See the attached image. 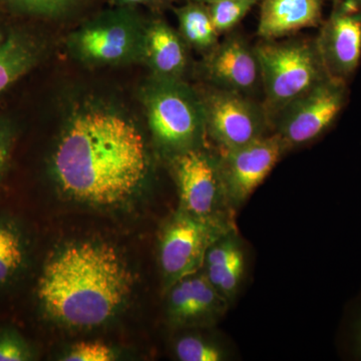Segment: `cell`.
<instances>
[{
  "label": "cell",
  "instance_id": "cell-29",
  "mask_svg": "<svg viewBox=\"0 0 361 361\" xmlns=\"http://www.w3.org/2000/svg\"><path fill=\"white\" fill-rule=\"evenodd\" d=\"M353 1H355L356 4H360V6H361V0H353Z\"/></svg>",
  "mask_w": 361,
  "mask_h": 361
},
{
  "label": "cell",
  "instance_id": "cell-19",
  "mask_svg": "<svg viewBox=\"0 0 361 361\" xmlns=\"http://www.w3.org/2000/svg\"><path fill=\"white\" fill-rule=\"evenodd\" d=\"M85 0H0V9L16 16L30 18H63Z\"/></svg>",
  "mask_w": 361,
  "mask_h": 361
},
{
  "label": "cell",
  "instance_id": "cell-18",
  "mask_svg": "<svg viewBox=\"0 0 361 361\" xmlns=\"http://www.w3.org/2000/svg\"><path fill=\"white\" fill-rule=\"evenodd\" d=\"M175 13L179 21L180 35L187 45L210 52L219 44V33L213 25L208 6L189 1L186 6L176 8Z\"/></svg>",
  "mask_w": 361,
  "mask_h": 361
},
{
  "label": "cell",
  "instance_id": "cell-23",
  "mask_svg": "<svg viewBox=\"0 0 361 361\" xmlns=\"http://www.w3.org/2000/svg\"><path fill=\"white\" fill-rule=\"evenodd\" d=\"M16 133L14 123L8 118L0 116V183L13 163Z\"/></svg>",
  "mask_w": 361,
  "mask_h": 361
},
{
  "label": "cell",
  "instance_id": "cell-3",
  "mask_svg": "<svg viewBox=\"0 0 361 361\" xmlns=\"http://www.w3.org/2000/svg\"><path fill=\"white\" fill-rule=\"evenodd\" d=\"M254 49L270 126L285 106L329 78L315 39H263Z\"/></svg>",
  "mask_w": 361,
  "mask_h": 361
},
{
  "label": "cell",
  "instance_id": "cell-21",
  "mask_svg": "<svg viewBox=\"0 0 361 361\" xmlns=\"http://www.w3.org/2000/svg\"><path fill=\"white\" fill-rule=\"evenodd\" d=\"M32 355V349L18 329L0 326V361H26Z\"/></svg>",
  "mask_w": 361,
  "mask_h": 361
},
{
  "label": "cell",
  "instance_id": "cell-4",
  "mask_svg": "<svg viewBox=\"0 0 361 361\" xmlns=\"http://www.w3.org/2000/svg\"><path fill=\"white\" fill-rule=\"evenodd\" d=\"M142 99L159 146L173 156L200 147L206 134L200 92L183 80L152 77L142 90Z\"/></svg>",
  "mask_w": 361,
  "mask_h": 361
},
{
  "label": "cell",
  "instance_id": "cell-28",
  "mask_svg": "<svg viewBox=\"0 0 361 361\" xmlns=\"http://www.w3.org/2000/svg\"><path fill=\"white\" fill-rule=\"evenodd\" d=\"M189 1L198 2V4H203L208 6V4H213V2L220 1V0H189Z\"/></svg>",
  "mask_w": 361,
  "mask_h": 361
},
{
  "label": "cell",
  "instance_id": "cell-14",
  "mask_svg": "<svg viewBox=\"0 0 361 361\" xmlns=\"http://www.w3.org/2000/svg\"><path fill=\"white\" fill-rule=\"evenodd\" d=\"M258 35L281 39L322 23L323 0H260Z\"/></svg>",
  "mask_w": 361,
  "mask_h": 361
},
{
  "label": "cell",
  "instance_id": "cell-20",
  "mask_svg": "<svg viewBox=\"0 0 361 361\" xmlns=\"http://www.w3.org/2000/svg\"><path fill=\"white\" fill-rule=\"evenodd\" d=\"M259 2L260 0H220L208 4L216 30L219 35L231 32Z\"/></svg>",
  "mask_w": 361,
  "mask_h": 361
},
{
  "label": "cell",
  "instance_id": "cell-6",
  "mask_svg": "<svg viewBox=\"0 0 361 361\" xmlns=\"http://www.w3.org/2000/svg\"><path fill=\"white\" fill-rule=\"evenodd\" d=\"M200 94L206 134L217 145L220 153L246 146L265 137L271 130L262 103L254 97L212 85Z\"/></svg>",
  "mask_w": 361,
  "mask_h": 361
},
{
  "label": "cell",
  "instance_id": "cell-16",
  "mask_svg": "<svg viewBox=\"0 0 361 361\" xmlns=\"http://www.w3.org/2000/svg\"><path fill=\"white\" fill-rule=\"evenodd\" d=\"M18 221L0 210V297L16 288L27 269V236Z\"/></svg>",
  "mask_w": 361,
  "mask_h": 361
},
{
  "label": "cell",
  "instance_id": "cell-22",
  "mask_svg": "<svg viewBox=\"0 0 361 361\" xmlns=\"http://www.w3.org/2000/svg\"><path fill=\"white\" fill-rule=\"evenodd\" d=\"M176 353L182 361H220L224 358L220 348L196 336L180 338Z\"/></svg>",
  "mask_w": 361,
  "mask_h": 361
},
{
  "label": "cell",
  "instance_id": "cell-9",
  "mask_svg": "<svg viewBox=\"0 0 361 361\" xmlns=\"http://www.w3.org/2000/svg\"><path fill=\"white\" fill-rule=\"evenodd\" d=\"M172 165L185 211L208 221L227 199L219 155H211L199 147L173 156Z\"/></svg>",
  "mask_w": 361,
  "mask_h": 361
},
{
  "label": "cell",
  "instance_id": "cell-1",
  "mask_svg": "<svg viewBox=\"0 0 361 361\" xmlns=\"http://www.w3.org/2000/svg\"><path fill=\"white\" fill-rule=\"evenodd\" d=\"M52 170L71 198L99 206L122 203L148 174L146 142L139 129L108 109L78 111L66 125Z\"/></svg>",
  "mask_w": 361,
  "mask_h": 361
},
{
  "label": "cell",
  "instance_id": "cell-15",
  "mask_svg": "<svg viewBox=\"0 0 361 361\" xmlns=\"http://www.w3.org/2000/svg\"><path fill=\"white\" fill-rule=\"evenodd\" d=\"M142 61L153 77L183 80L188 68L187 44L166 21H152L146 27Z\"/></svg>",
  "mask_w": 361,
  "mask_h": 361
},
{
  "label": "cell",
  "instance_id": "cell-11",
  "mask_svg": "<svg viewBox=\"0 0 361 361\" xmlns=\"http://www.w3.org/2000/svg\"><path fill=\"white\" fill-rule=\"evenodd\" d=\"M214 228L190 214L177 216L166 228L161 241V265L173 283L192 276L205 260Z\"/></svg>",
  "mask_w": 361,
  "mask_h": 361
},
{
  "label": "cell",
  "instance_id": "cell-13",
  "mask_svg": "<svg viewBox=\"0 0 361 361\" xmlns=\"http://www.w3.org/2000/svg\"><path fill=\"white\" fill-rule=\"evenodd\" d=\"M44 44L25 26L0 25V96L39 66Z\"/></svg>",
  "mask_w": 361,
  "mask_h": 361
},
{
  "label": "cell",
  "instance_id": "cell-17",
  "mask_svg": "<svg viewBox=\"0 0 361 361\" xmlns=\"http://www.w3.org/2000/svg\"><path fill=\"white\" fill-rule=\"evenodd\" d=\"M225 298L205 277H186L176 283L170 297L173 317L180 322L217 314Z\"/></svg>",
  "mask_w": 361,
  "mask_h": 361
},
{
  "label": "cell",
  "instance_id": "cell-26",
  "mask_svg": "<svg viewBox=\"0 0 361 361\" xmlns=\"http://www.w3.org/2000/svg\"><path fill=\"white\" fill-rule=\"evenodd\" d=\"M122 6H133V4H151V6H161L166 0H116Z\"/></svg>",
  "mask_w": 361,
  "mask_h": 361
},
{
  "label": "cell",
  "instance_id": "cell-8",
  "mask_svg": "<svg viewBox=\"0 0 361 361\" xmlns=\"http://www.w3.org/2000/svg\"><path fill=\"white\" fill-rule=\"evenodd\" d=\"M315 42L327 77L348 84L361 61L360 4L353 0H334Z\"/></svg>",
  "mask_w": 361,
  "mask_h": 361
},
{
  "label": "cell",
  "instance_id": "cell-12",
  "mask_svg": "<svg viewBox=\"0 0 361 361\" xmlns=\"http://www.w3.org/2000/svg\"><path fill=\"white\" fill-rule=\"evenodd\" d=\"M209 84L254 97L262 90L255 49L241 35H230L209 52L203 65Z\"/></svg>",
  "mask_w": 361,
  "mask_h": 361
},
{
  "label": "cell",
  "instance_id": "cell-24",
  "mask_svg": "<svg viewBox=\"0 0 361 361\" xmlns=\"http://www.w3.org/2000/svg\"><path fill=\"white\" fill-rule=\"evenodd\" d=\"M115 360L113 349L102 342H78L66 355V361H111Z\"/></svg>",
  "mask_w": 361,
  "mask_h": 361
},
{
  "label": "cell",
  "instance_id": "cell-5",
  "mask_svg": "<svg viewBox=\"0 0 361 361\" xmlns=\"http://www.w3.org/2000/svg\"><path fill=\"white\" fill-rule=\"evenodd\" d=\"M147 25L128 9L97 16L68 37L73 59L90 66H125L144 61Z\"/></svg>",
  "mask_w": 361,
  "mask_h": 361
},
{
  "label": "cell",
  "instance_id": "cell-10",
  "mask_svg": "<svg viewBox=\"0 0 361 361\" xmlns=\"http://www.w3.org/2000/svg\"><path fill=\"white\" fill-rule=\"evenodd\" d=\"M287 149L283 140L273 133L241 148L219 153L228 200L235 204L247 200L264 182Z\"/></svg>",
  "mask_w": 361,
  "mask_h": 361
},
{
  "label": "cell",
  "instance_id": "cell-25",
  "mask_svg": "<svg viewBox=\"0 0 361 361\" xmlns=\"http://www.w3.org/2000/svg\"><path fill=\"white\" fill-rule=\"evenodd\" d=\"M243 253L239 251L236 256L226 266L224 274H223L222 280H221V283L217 289L218 292L225 299L231 298L236 293L240 280H241L242 274H243Z\"/></svg>",
  "mask_w": 361,
  "mask_h": 361
},
{
  "label": "cell",
  "instance_id": "cell-2",
  "mask_svg": "<svg viewBox=\"0 0 361 361\" xmlns=\"http://www.w3.org/2000/svg\"><path fill=\"white\" fill-rule=\"evenodd\" d=\"M133 277L110 244H71L42 265L33 288L45 315L75 327L110 319L130 296Z\"/></svg>",
  "mask_w": 361,
  "mask_h": 361
},
{
  "label": "cell",
  "instance_id": "cell-7",
  "mask_svg": "<svg viewBox=\"0 0 361 361\" xmlns=\"http://www.w3.org/2000/svg\"><path fill=\"white\" fill-rule=\"evenodd\" d=\"M348 84L327 78L292 102L271 123V130L290 147L314 141L337 120L346 102Z\"/></svg>",
  "mask_w": 361,
  "mask_h": 361
},
{
  "label": "cell",
  "instance_id": "cell-27",
  "mask_svg": "<svg viewBox=\"0 0 361 361\" xmlns=\"http://www.w3.org/2000/svg\"><path fill=\"white\" fill-rule=\"evenodd\" d=\"M355 341L357 346L358 355L361 356V314L356 322L355 327Z\"/></svg>",
  "mask_w": 361,
  "mask_h": 361
}]
</instances>
